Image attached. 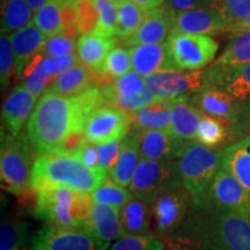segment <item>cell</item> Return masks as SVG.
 Segmentation results:
<instances>
[{"label": "cell", "mask_w": 250, "mask_h": 250, "mask_svg": "<svg viewBox=\"0 0 250 250\" xmlns=\"http://www.w3.org/2000/svg\"><path fill=\"white\" fill-rule=\"evenodd\" d=\"M98 86L96 74L83 64H77L56 78L45 93L62 96H76Z\"/></svg>", "instance_id": "obj_26"}, {"label": "cell", "mask_w": 250, "mask_h": 250, "mask_svg": "<svg viewBox=\"0 0 250 250\" xmlns=\"http://www.w3.org/2000/svg\"><path fill=\"white\" fill-rule=\"evenodd\" d=\"M122 140H115V142L98 145L100 168L104 170L108 175H110L117 164L118 158H120Z\"/></svg>", "instance_id": "obj_46"}, {"label": "cell", "mask_w": 250, "mask_h": 250, "mask_svg": "<svg viewBox=\"0 0 250 250\" xmlns=\"http://www.w3.org/2000/svg\"><path fill=\"white\" fill-rule=\"evenodd\" d=\"M27 225L19 220H4L0 227V250H21L26 242Z\"/></svg>", "instance_id": "obj_42"}, {"label": "cell", "mask_w": 250, "mask_h": 250, "mask_svg": "<svg viewBox=\"0 0 250 250\" xmlns=\"http://www.w3.org/2000/svg\"><path fill=\"white\" fill-rule=\"evenodd\" d=\"M210 7L220 15L227 28L250 14V0H212Z\"/></svg>", "instance_id": "obj_41"}, {"label": "cell", "mask_w": 250, "mask_h": 250, "mask_svg": "<svg viewBox=\"0 0 250 250\" xmlns=\"http://www.w3.org/2000/svg\"><path fill=\"white\" fill-rule=\"evenodd\" d=\"M181 182L179 161H158L142 159L134 171L129 190L134 197L152 204L166 188Z\"/></svg>", "instance_id": "obj_9"}, {"label": "cell", "mask_w": 250, "mask_h": 250, "mask_svg": "<svg viewBox=\"0 0 250 250\" xmlns=\"http://www.w3.org/2000/svg\"><path fill=\"white\" fill-rule=\"evenodd\" d=\"M110 250H165L164 240L154 234L143 236H123L111 246Z\"/></svg>", "instance_id": "obj_45"}, {"label": "cell", "mask_w": 250, "mask_h": 250, "mask_svg": "<svg viewBox=\"0 0 250 250\" xmlns=\"http://www.w3.org/2000/svg\"><path fill=\"white\" fill-rule=\"evenodd\" d=\"M132 61H131L130 50L125 46H116L109 52L103 66L100 72H95L98 87L110 85L118 78L123 77L131 71Z\"/></svg>", "instance_id": "obj_35"}, {"label": "cell", "mask_w": 250, "mask_h": 250, "mask_svg": "<svg viewBox=\"0 0 250 250\" xmlns=\"http://www.w3.org/2000/svg\"><path fill=\"white\" fill-rule=\"evenodd\" d=\"M26 1L28 2V5L30 6L31 11H33L34 13H36V12L40 11L46 2H49V0H26Z\"/></svg>", "instance_id": "obj_51"}, {"label": "cell", "mask_w": 250, "mask_h": 250, "mask_svg": "<svg viewBox=\"0 0 250 250\" xmlns=\"http://www.w3.org/2000/svg\"><path fill=\"white\" fill-rule=\"evenodd\" d=\"M177 161L181 182L192 196V203L202 202L221 167V151L190 142Z\"/></svg>", "instance_id": "obj_6"}, {"label": "cell", "mask_w": 250, "mask_h": 250, "mask_svg": "<svg viewBox=\"0 0 250 250\" xmlns=\"http://www.w3.org/2000/svg\"><path fill=\"white\" fill-rule=\"evenodd\" d=\"M140 160H142V155H140L139 149L138 130L133 127L122 140L120 158L109 175V179L122 187H129Z\"/></svg>", "instance_id": "obj_28"}, {"label": "cell", "mask_w": 250, "mask_h": 250, "mask_svg": "<svg viewBox=\"0 0 250 250\" xmlns=\"http://www.w3.org/2000/svg\"><path fill=\"white\" fill-rule=\"evenodd\" d=\"M176 19V12L166 4L146 12L139 29L130 39L123 41V45L130 49L137 45L162 43L173 33Z\"/></svg>", "instance_id": "obj_16"}, {"label": "cell", "mask_w": 250, "mask_h": 250, "mask_svg": "<svg viewBox=\"0 0 250 250\" xmlns=\"http://www.w3.org/2000/svg\"><path fill=\"white\" fill-rule=\"evenodd\" d=\"M104 104V94L98 86L76 96L44 93L27 123V139L37 154L71 153L83 138L90 114Z\"/></svg>", "instance_id": "obj_1"}, {"label": "cell", "mask_w": 250, "mask_h": 250, "mask_svg": "<svg viewBox=\"0 0 250 250\" xmlns=\"http://www.w3.org/2000/svg\"><path fill=\"white\" fill-rule=\"evenodd\" d=\"M175 250H250V217L192 203L186 220L166 240Z\"/></svg>", "instance_id": "obj_2"}, {"label": "cell", "mask_w": 250, "mask_h": 250, "mask_svg": "<svg viewBox=\"0 0 250 250\" xmlns=\"http://www.w3.org/2000/svg\"><path fill=\"white\" fill-rule=\"evenodd\" d=\"M37 99L26 87L19 85L6 98L1 110L2 124L7 133L12 137H18L21 133L23 125L28 123L34 111Z\"/></svg>", "instance_id": "obj_18"}, {"label": "cell", "mask_w": 250, "mask_h": 250, "mask_svg": "<svg viewBox=\"0 0 250 250\" xmlns=\"http://www.w3.org/2000/svg\"><path fill=\"white\" fill-rule=\"evenodd\" d=\"M95 204L110 205L121 208L133 198L132 192L125 187H122L111 179H107L90 193Z\"/></svg>", "instance_id": "obj_38"}, {"label": "cell", "mask_w": 250, "mask_h": 250, "mask_svg": "<svg viewBox=\"0 0 250 250\" xmlns=\"http://www.w3.org/2000/svg\"><path fill=\"white\" fill-rule=\"evenodd\" d=\"M33 11L26 0H1V33L12 34L31 22Z\"/></svg>", "instance_id": "obj_36"}, {"label": "cell", "mask_w": 250, "mask_h": 250, "mask_svg": "<svg viewBox=\"0 0 250 250\" xmlns=\"http://www.w3.org/2000/svg\"><path fill=\"white\" fill-rule=\"evenodd\" d=\"M138 140L142 159L158 161L179 160L190 143L162 130H138Z\"/></svg>", "instance_id": "obj_17"}, {"label": "cell", "mask_w": 250, "mask_h": 250, "mask_svg": "<svg viewBox=\"0 0 250 250\" xmlns=\"http://www.w3.org/2000/svg\"><path fill=\"white\" fill-rule=\"evenodd\" d=\"M129 50L133 70L144 78L156 72L175 70L166 43L137 45Z\"/></svg>", "instance_id": "obj_24"}, {"label": "cell", "mask_w": 250, "mask_h": 250, "mask_svg": "<svg viewBox=\"0 0 250 250\" xmlns=\"http://www.w3.org/2000/svg\"><path fill=\"white\" fill-rule=\"evenodd\" d=\"M79 36L80 34L76 26L66 28L57 35L49 37L43 54L49 57H62L76 54L74 51H77V42Z\"/></svg>", "instance_id": "obj_39"}, {"label": "cell", "mask_w": 250, "mask_h": 250, "mask_svg": "<svg viewBox=\"0 0 250 250\" xmlns=\"http://www.w3.org/2000/svg\"><path fill=\"white\" fill-rule=\"evenodd\" d=\"M189 101L203 114L220 118L232 125L235 136H240L245 127L246 107L226 90L215 86H206L188 96Z\"/></svg>", "instance_id": "obj_10"}, {"label": "cell", "mask_w": 250, "mask_h": 250, "mask_svg": "<svg viewBox=\"0 0 250 250\" xmlns=\"http://www.w3.org/2000/svg\"><path fill=\"white\" fill-rule=\"evenodd\" d=\"M31 250H108L109 242L85 228H64L45 224L34 234Z\"/></svg>", "instance_id": "obj_11"}, {"label": "cell", "mask_w": 250, "mask_h": 250, "mask_svg": "<svg viewBox=\"0 0 250 250\" xmlns=\"http://www.w3.org/2000/svg\"><path fill=\"white\" fill-rule=\"evenodd\" d=\"M85 229L102 241L109 243L125 236L121 224L120 208L110 205L93 203Z\"/></svg>", "instance_id": "obj_22"}, {"label": "cell", "mask_w": 250, "mask_h": 250, "mask_svg": "<svg viewBox=\"0 0 250 250\" xmlns=\"http://www.w3.org/2000/svg\"><path fill=\"white\" fill-rule=\"evenodd\" d=\"M225 28L223 19L213 8L202 7L177 14L173 31L211 36L224 33Z\"/></svg>", "instance_id": "obj_21"}, {"label": "cell", "mask_w": 250, "mask_h": 250, "mask_svg": "<svg viewBox=\"0 0 250 250\" xmlns=\"http://www.w3.org/2000/svg\"><path fill=\"white\" fill-rule=\"evenodd\" d=\"M167 250H175V249H171V248H169V247H167Z\"/></svg>", "instance_id": "obj_53"}, {"label": "cell", "mask_w": 250, "mask_h": 250, "mask_svg": "<svg viewBox=\"0 0 250 250\" xmlns=\"http://www.w3.org/2000/svg\"><path fill=\"white\" fill-rule=\"evenodd\" d=\"M202 202H208L223 210L250 217V193L224 167L219 168L208 195Z\"/></svg>", "instance_id": "obj_15"}, {"label": "cell", "mask_w": 250, "mask_h": 250, "mask_svg": "<svg viewBox=\"0 0 250 250\" xmlns=\"http://www.w3.org/2000/svg\"><path fill=\"white\" fill-rule=\"evenodd\" d=\"M151 205L154 235L166 241L186 220L192 206V196L179 183L162 190Z\"/></svg>", "instance_id": "obj_8"}, {"label": "cell", "mask_w": 250, "mask_h": 250, "mask_svg": "<svg viewBox=\"0 0 250 250\" xmlns=\"http://www.w3.org/2000/svg\"><path fill=\"white\" fill-rule=\"evenodd\" d=\"M132 124L130 112L115 105L104 104L90 114L83 138L94 145L122 140L130 132Z\"/></svg>", "instance_id": "obj_12"}, {"label": "cell", "mask_w": 250, "mask_h": 250, "mask_svg": "<svg viewBox=\"0 0 250 250\" xmlns=\"http://www.w3.org/2000/svg\"><path fill=\"white\" fill-rule=\"evenodd\" d=\"M145 83L156 100L189 96L208 86L206 70L160 71L145 77Z\"/></svg>", "instance_id": "obj_13"}, {"label": "cell", "mask_w": 250, "mask_h": 250, "mask_svg": "<svg viewBox=\"0 0 250 250\" xmlns=\"http://www.w3.org/2000/svg\"><path fill=\"white\" fill-rule=\"evenodd\" d=\"M76 1L49 0L34 15V23L46 37H52L68 27L76 26Z\"/></svg>", "instance_id": "obj_19"}, {"label": "cell", "mask_w": 250, "mask_h": 250, "mask_svg": "<svg viewBox=\"0 0 250 250\" xmlns=\"http://www.w3.org/2000/svg\"><path fill=\"white\" fill-rule=\"evenodd\" d=\"M245 31H250V14L247 15L243 20L239 21V22L225 28L224 33L229 34V35H235V34L245 33Z\"/></svg>", "instance_id": "obj_49"}, {"label": "cell", "mask_w": 250, "mask_h": 250, "mask_svg": "<svg viewBox=\"0 0 250 250\" xmlns=\"http://www.w3.org/2000/svg\"><path fill=\"white\" fill-rule=\"evenodd\" d=\"M120 218L125 236H143L152 234V205L146 201L133 197L120 208Z\"/></svg>", "instance_id": "obj_29"}, {"label": "cell", "mask_w": 250, "mask_h": 250, "mask_svg": "<svg viewBox=\"0 0 250 250\" xmlns=\"http://www.w3.org/2000/svg\"><path fill=\"white\" fill-rule=\"evenodd\" d=\"M248 130L250 132V112H249V116H248Z\"/></svg>", "instance_id": "obj_52"}, {"label": "cell", "mask_w": 250, "mask_h": 250, "mask_svg": "<svg viewBox=\"0 0 250 250\" xmlns=\"http://www.w3.org/2000/svg\"><path fill=\"white\" fill-rule=\"evenodd\" d=\"M210 86L226 90L241 103L250 101V62L208 80Z\"/></svg>", "instance_id": "obj_33"}, {"label": "cell", "mask_w": 250, "mask_h": 250, "mask_svg": "<svg viewBox=\"0 0 250 250\" xmlns=\"http://www.w3.org/2000/svg\"><path fill=\"white\" fill-rule=\"evenodd\" d=\"M114 37H105L92 33L81 35L77 42V55L81 64L94 72H100L109 52L116 45Z\"/></svg>", "instance_id": "obj_30"}, {"label": "cell", "mask_w": 250, "mask_h": 250, "mask_svg": "<svg viewBox=\"0 0 250 250\" xmlns=\"http://www.w3.org/2000/svg\"><path fill=\"white\" fill-rule=\"evenodd\" d=\"M76 27L81 35L92 34L98 24L99 14L94 0H77L76 5Z\"/></svg>", "instance_id": "obj_43"}, {"label": "cell", "mask_w": 250, "mask_h": 250, "mask_svg": "<svg viewBox=\"0 0 250 250\" xmlns=\"http://www.w3.org/2000/svg\"><path fill=\"white\" fill-rule=\"evenodd\" d=\"M230 36L232 37L220 57L206 68L208 80L250 62V31Z\"/></svg>", "instance_id": "obj_23"}, {"label": "cell", "mask_w": 250, "mask_h": 250, "mask_svg": "<svg viewBox=\"0 0 250 250\" xmlns=\"http://www.w3.org/2000/svg\"><path fill=\"white\" fill-rule=\"evenodd\" d=\"M34 193V217L57 227L85 228L93 206L90 193L67 187L45 188Z\"/></svg>", "instance_id": "obj_4"}, {"label": "cell", "mask_w": 250, "mask_h": 250, "mask_svg": "<svg viewBox=\"0 0 250 250\" xmlns=\"http://www.w3.org/2000/svg\"><path fill=\"white\" fill-rule=\"evenodd\" d=\"M211 2L212 0H166L165 4L179 14L190 9L210 7Z\"/></svg>", "instance_id": "obj_48"}, {"label": "cell", "mask_w": 250, "mask_h": 250, "mask_svg": "<svg viewBox=\"0 0 250 250\" xmlns=\"http://www.w3.org/2000/svg\"><path fill=\"white\" fill-rule=\"evenodd\" d=\"M107 104L115 105L127 112H134L155 101L147 88L145 78L138 72L130 71L110 85L102 87Z\"/></svg>", "instance_id": "obj_14"}, {"label": "cell", "mask_w": 250, "mask_h": 250, "mask_svg": "<svg viewBox=\"0 0 250 250\" xmlns=\"http://www.w3.org/2000/svg\"><path fill=\"white\" fill-rule=\"evenodd\" d=\"M174 101L175 99L155 100L151 104L131 112L134 129L140 131H170L171 108H173Z\"/></svg>", "instance_id": "obj_32"}, {"label": "cell", "mask_w": 250, "mask_h": 250, "mask_svg": "<svg viewBox=\"0 0 250 250\" xmlns=\"http://www.w3.org/2000/svg\"><path fill=\"white\" fill-rule=\"evenodd\" d=\"M235 136L232 125L220 118L203 114L196 134V142L212 149H218Z\"/></svg>", "instance_id": "obj_34"}, {"label": "cell", "mask_w": 250, "mask_h": 250, "mask_svg": "<svg viewBox=\"0 0 250 250\" xmlns=\"http://www.w3.org/2000/svg\"><path fill=\"white\" fill-rule=\"evenodd\" d=\"M203 112L197 109L188 96L175 99L171 108L170 132L186 142H196V134Z\"/></svg>", "instance_id": "obj_27"}, {"label": "cell", "mask_w": 250, "mask_h": 250, "mask_svg": "<svg viewBox=\"0 0 250 250\" xmlns=\"http://www.w3.org/2000/svg\"><path fill=\"white\" fill-rule=\"evenodd\" d=\"M115 2L118 9L117 37L125 41L139 29L145 19V12L130 0H115Z\"/></svg>", "instance_id": "obj_37"}, {"label": "cell", "mask_w": 250, "mask_h": 250, "mask_svg": "<svg viewBox=\"0 0 250 250\" xmlns=\"http://www.w3.org/2000/svg\"><path fill=\"white\" fill-rule=\"evenodd\" d=\"M15 54V76L20 79L23 70L37 55L44 51L49 37L31 22L11 35Z\"/></svg>", "instance_id": "obj_20"}, {"label": "cell", "mask_w": 250, "mask_h": 250, "mask_svg": "<svg viewBox=\"0 0 250 250\" xmlns=\"http://www.w3.org/2000/svg\"><path fill=\"white\" fill-rule=\"evenodd\" d=\"M165 43L177 71L203 70L213 62L219 49L213 37L177 31H173Z\"/></svg>", "instance_id": "obj_7"}, {"label": "cell", "mask_w": 250, "mask_h": 250, "mask_svg": "<svg viewBox=\"0 0 250 250\" xmlns=\"http://www.w3.org/2000/svg\"><path fill=\"white\" fill-rule=\"evenodd\" d=\"M99 20L94 33L105 37L117 36L118 9L115 0H94Z\"/></svg>", "instance_id": "obj_40"}, {"label": "cell", "mask_w": 250, "mask_h": 250, "mask_svg": "<svg viewBox=\"0 0 250 250\" xmlns=\"http://www.w3.org/2000/svg\"><path fill=\"white\" fill-rule=\"evenodd\" d=\"M130 1H132L133 4L139 6L146 13V12L152 11V9L160 7V6L165 4L166 0H130Z\"/></svg>", "instance_id": "obj_50"}, {"label": "cell", "mask_w": 250, "mask_h": 250, "mask_svg": "<svg viewBox=\"0 0 250 250\" xmlns=\"http://www.w3.org/2000/svg\"><path fill=\"white\" fill-rule=\"evenodd\" d=\"M57 77L54 57H49L42 52L27 65L20 79L22 80L21 85L40 99Z\"/></svg>", "instance_id": "obj_25"}, {"label": "cell", "mask_w": 250, "mask_h": 250, "mask_svg": "<svg viewBox=\"0 0 250 250\" xmlns=\"http://www.w3.org/2000/svg\"><path fill=\"white\" fill-rule=\"evenodd\" d=\"M37 152L34 149L26 133L12 137L2 136L0 174L1 186L5 190L17 196H26L33 192L30 189L31 174Z\"/></svg>", "instance_id": "obj_5"}, {"label": "cell", "mask_w": 250, "mask_h": 250, "mask_svg": "<svg viewBox=\"0 0 250 250\" xmlns=\"http://www.w3.org/2000/svg\"><path fill=\"white\" fill-rule=\"evenodd\" d=\"M221 167L250 193V134L221 151Z\"/></svg>", "instance_id": "obj_31"}, {"label": "cell", "mask_w": 250, "mask_h": 250, "mask_svg": "<svg viewBox=\"0 0 250 250\" xmlns=\"http://www.w3.org/2000/svg\"><path fill=\"white\" fill-rule=\"evenodd\" d=\"M108 176L101 168L86 167L71 153H41L34 162L30 189L35 192L45 188L67 187L77 191L92 193Z\"/></svg>", "instance_id": "obj_3"}, {"label": "cell", "mask_w": 250, "mask_h": 250, "mask_svg": "<svg viewBox=\"0 0 250 250\" xmlns=\"http://www.w3.org/2000/svg\"><path fill=\"white\" fill-rule=\"evenodd\" d=\"M71 154L76 156L78 160L83 162L86 167L92 168V169H99L100 168L98 147L85 138L80 140V143L71 152Z\"/></svg>", "instance_id": "obj_47"}, {"label": "cell", "mask_w": 250, "mask_h": 250, "mask_svg": "<svg viewBox=\"0 0 250 250\" xmlns=\"http://www.w3.org/2000/svg\"><path fill=\"white\" fill-rule=\"evenodd\" d=\"M13 73H15V54L11 35L1 33V36H0V85L2 90L8 86Z\"/></svg>", "instance_id": "obj_44"}]
</instances>
